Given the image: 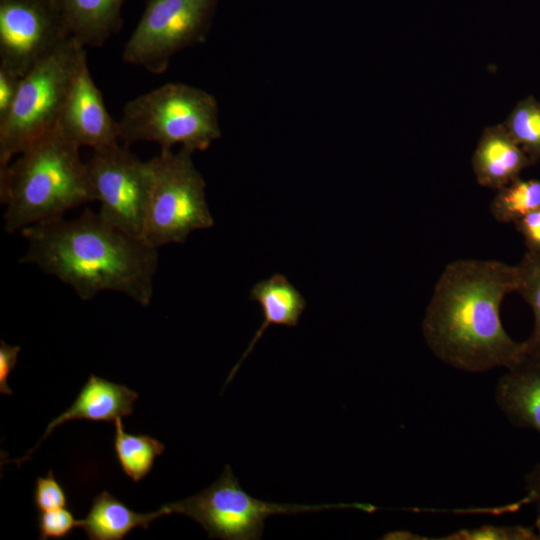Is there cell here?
<instances>
[{
	"mask_svg": "<svg viewBox=\"0 0 540 540\" xmlns=\"http://www.w3.org/2000/svg\"><path fill=\"white\" fill-rule=\"evenodd\" d=\"M514 265L461 259L438 278L422 321L423 337L444 363L468 372L507 369L526 354L505 331L500 306L516 292Z\"/></svg>",
	"mask_w": 540,
	"mask_h": 540,
	"instance_id": "1",
	"label": "cell"
},
{
	"mask_svg": "<svg viewBox=\"0 0 540 540\" xmlns=\"http://www.w3.org/2000/svg\"><path fill=\"white\" fill-rule=\"evenodd\" d=\"M21 263L33 264L70 286L82 300L102 291L122 293L141 306L153 296L158 252L86 209L75 219L59 217L24 228Z\"/></svg>",
	"mask_w": 540,
	"mask_h": 540,
	"instance_id": "2",
	"label": "cell"
},
{
	"mask_svg": "<svg viewBox=\"0 0 540 540\" xmlns=\"http://www.w3.org/2000/svg\"><path fill=\"white\" fill-rule=\"evenodd\" d=\"M79 149L54 128L0 170L6 232L63 217L68 210L96 201Z\"/></svg>",
	"mask_w": 540,
	"mask_h": 540,
	"instance_id": "3",
	"label": "cell"
},
{
	"mask_svg": "<svg viewBox=\"0 0 540 540\" xmlns=\"http://www.w3.org/2000/svg\"><path fill=\"white\" fill-rule=\"evenodd\" d=\"M117 122L126 144L156 142L160 151L177 144L205 151L221 136L216 98L183 83H166L130 100Z\"/></svg>",
	"mask_w": 540,
	"mask_h": 540,
	"instance_id": "4",
	"label": "cell"
},
{
	"mask_svg": "<svg viewBox=\"0 0 540 540\" xmlns=\"http://www.w3.org/2000/svg\"><path fill=\"white\" fill-rule=\"evenodd\" d=\"M86 51L70 37L21 77L17 96L0 122V170L53 130Z\"/></svg>",
	"mask_w": 540,
	"mask_h": 540,
	"instance_id": "5",
	"label": "cell"
},
{
	"mask_svg": "<svg viewBox=\"0 0 540 540\" xmlns=\"http://www.w3.org/2000/svg\"><path fill=\"white\" fill-rule=\"evenodd\" d=\"M192 154L181 147L176 153L160 151L148 160L151 188L142 240L153 248L184 243L191 232L214 225L206 202V183Z\"/></svg>",
	"mask_w": 540,
	"mask_h": 540,
	"instance_id": "6",
	"label": "cell"
},
{
	"mask_svg": "<svg viewBox=\"0 0 540 540\" xmlns=\"http://www.w3.org/2000/svg\"><path fill=\"white\" fill-rule=\"evenodd\" d=\"M170 514H183L199 523L210 538L222 540H258L265 520L273 515H292L329 509L357 508L373 512L369 504H290L257 499L241 487L231 467L226 465L220 477L199 493L167 504Z\"/></svg>",
	"mask_w": 540,
	"mask_h": 540,
	"instance_id": "7",
	"label": "cell"
},
{
	"mask_svg": "<svg viewBox=\"0 0 540 540\" xmlns=\"http://www.w3.org/2000/svg\"><path fill=\"white\" fill-rule=\"evenodd\" d=\"M220 0H147L122 52L123 61L152 74L164 73L171 58L205 42Z\"/></svg>",
	"mask_w": 540,
	"mask_h": 540,
	"instance_id": "8",
	"label": "cell"
},
{
	"mask_svg": "<svg viewBox=\"0 0 540 540\" xmlns=\"http://www.w3.org/2000/svg\"><path fill=\"white\" fill-rule=\"evenodd\" d=\"M86 163L99 213L132 236L142 239L151 188L148 161L118 143L93 149Z\"/></svg>",
	"mask_w": 540,
	"mask_h": 540,
	"instance_id": "9",
	"label": "cell"
},
{
	"mask_svg": "<svg viewBox=\"0 0 540 540\" xmlns=\"http://www.w3.org/2000/svg\"><path fill=\"white\" fill-rule=\"evenodd\" d=\"M71 37L56 0H0V67L23 77Z\"/></svg>",
	"mask_w": 540,
	"mask_h": 540,
	"instance_id": "10",
	"label": "cell"
},
{
	"mask_svg": "<svg viewBox=\"0 0 540 540\" xmlns=\"http://www.w3.org/2000/svg\"><path fill=\"white\" fill-rule=\"evenodd\" d=\"M55 129L79 147L97 149L120 139L118 122L105 107L89 72L87 56L73 77Z\"/></svg>",
	"mask_w": 540,
	"mask_h": 540,
	"instance_id": "11",
	"label": "cell"
},
{
	"mask_svg": "<svg viewBox=\"0 0 540 540\" xmlns=\"http://www.w3.org/2000/svg\"><path fill=\"white\" fill-rule=\"evenodd\" d=\"M138 394L125 385L110 382L90 375L73 404L54 418L47 426L43 437L27 455L13 462L20 464L38 448L39 444L57 427L71 420L115 422L129 416Z\"/></svg>",
	"mask_w": 540,
	"mask_h": 540,
	"instance_id": "12",
	"label": "cell"
},
{
	"mask_svg": "<svg viewBox=\"0 0 540 540\" xmlns=\"http://www.w3.org/2000/svg\"><path fill=\"white\" fill-rule=\"evenodd\" d=\"M495 401L509 421L540 434V351L524 357L498 380Z\"/></svg>",
	"mask_w": 540,
	"mask_h": 540,
	"instance_id": "13",
	"label": "cell"
},
{
	"mask_svg": "<svg viewBox=\"0 0 540 540\" xmlns=\"http://www.w3.org/2000/svg\"><path fill=\"white\" fill-rule=\"evenodd\" d=\"M532 161L512 139L503 124L487 127L472 157L477 182L498 190L519 178Z\"/></svg>",
	"mask_w": 540,
	"mask_h": 540,
	"instance_id": "14",
	"label": "cell"
},
{
	"mask_svg": "<svg viewBox=\"0 0 540 540\" xmlns=\"http://www.w3.org/2000/svg\"><path fill=\"white\" fill-rule=\"evenodd\" d=\"M250 300L256 301L263 312V322L254 334L240 360L232 368L226 384L232 380L243 361L253 351L258 340L270 325L295 327L298 325L307 302L285 275L276 273L253 285Z\"/></svg>",
	"mask_w": 540,
	"mask_h": 540,
	"instance_id": "15",
	"label": "cell"
},
{
	"mask_svg": "<svg viewBox=\"0 0 540 540\" xmlns=\"http://www.w3.org/2000/svg\"><path fill=\"white\" fill-rule=\"evenodd\" d=\"M125 0H56L72 38L81 46L100 47L122 27Z\"/></svg>",
	"mask_w": 540,
	"mask_h": 540,
	"instance_id": "16",
	"label": "cell"
},
{
	"mask_svg": "<svg viewBox=\"0 0 540 540\" xmlns=\"http://www.w3.org/2000/svg\"><path fill=\"white\" fill-rule=\"evenodd\" d=\"M170 515L167 504L150 513H137L107 491H102L92 501L83 530L91 540H121L133 529H147L156 518Z\"/></svg>",
	"mask_w": 540,
	"mask_h": 540,
	"instance_id": "17",
	"label": "cell"
},
{
	"mask_svg": "<svg viewBox=\"0 0 540 540\" xmlns=\"http://www.w3.org/2000/svg\"><path fill=\"white\" fill-rule=\"evenodd\" d=\"M114 450L122 471L134 482L151 471L155 459L165 450L164 444L148 435L128 434L122 418L115 422Z\"/></svg>",
	"mask_w": 540,
	"mask_h": 540,
	"instance_id": "18",
	"label": "cell"
},
{
	"mask_svg": "<svg viewBox=\"0 0 540 540\" xmlns=\"http://www.w3.org/2000/svg\"><path fill=\"white\" fill-rule=\"evenodd\" d=\"M540 208V180L517 178L497 190L490 204L492 216L500 223H515Z\"/></svg>",
	"mask_w": 540,
	"mask_h": 540,
	"instance_id": "19",
	"label": "cell"
},
{
	"mask_svg": "<svg viewBox=\"0 0 540 540\" xmlns=\"http://www.w3.org/2000/svg\"><path fill=\"white\" fill-rule=\"evenodd\" d=\"M517 288L532 309L534 325L529 338L524 341L526 353L540 351V251H528L514 265Z\"/></svg>",
	"mask_w": 540,
	"mask_h": 540,
	"instance_id": "20",
	"label": "cell"
},
{
	"mask_svg": "<svg viewBox=\"0 0 540 540\" xmlns=\"http://www.w3.org/2000/svg\"><path fill=\"white\" fill-rule=\"evenodd\" d=\"M532 163L540 159V102L527 97L518 102L503 124Z\"/></svg>",
	"mask_w": 540,
	"mask_h": 540,
	"instance_id": "21",
	"label": "cell"
},
{
	"mask_svg": "<svg viewBox=\"0 0 540 540\" xmlns=\"http://www.w3.org/2000/svg\"><path fill=\"white\" fill-rule=\"evenodd\" d=\"M447 539H495V540H530L540 539V531L523 526H483L476 529L461 530Z\"/></svg>",
	"mask_w": 540,
	"mask_h": 540,
	"instance_id": "22",
	"label": "cell"
},
{
	"mask_svg": "<svg viewBox=\"0 0 540 540\" xmlns=\"http://www.w3.org/2000/svg\"><path fill=\"white\" fill-rule=\"evenodd\" d=\"M81 526L82 519H76L65 507L41 511L38 516L39 539H62Z\"/></svg>",
	"mask_w": 540,
	"mask_h": 540,
	"instance_id": "23",
	"label": "cell"
},
{
	"mask_svg": "<svg viewBox=\"0 0 540 540\" xmlns=\"http://www.w3.org/2000/svg\"><path fill=\"white\" fill-rule=\"evenodd\" d=\"M35 506L40 511L54 510L67 506V496L56 480L53 471H49L45 477H37L34 490Z\"/></svg>",
	"mask_w": 540,
	"mask_h": 540,
	"instance_id": "24",
	"label": "cell"
},
{
	"mask_svg": "<svg viewBox=\"0 0 540 540\" xmlns=\"http://www.w3.org/2000/svg\"><path fill=\"white\" fill-rule=\"evenodd\" d=\"M21 77L0 67V122L10 112L17 96Z\"/></svg>",
	"mask_w": 540,
	"mask_h": 540,
	"instance_id": "25",
	"label": "cell"
},
{
	"mask_svg": "<svg viewBox=\"0 0 540 540\" xmlns=\"http://www.w3.org/2000/svg\"><path fill=\"white\" fill-rule=\"evenodd\" d=\"M524 238L528 251H540V208L527 214L515 223Z\"/></svg>",
	"mask_w": 540,
	"mask_h": 540,
	"instance_id": "26",
	"label": "cell"
},
{
	"mask_svg": "<svg viewBox=\"0 0 540 540\" xmlns=\"http://www.w3.org/2000/svg\"><path fill=\"white\" fill-rule=\"evenodd\" d=\"M19 346H12L0 341V393L11 395L13 392L7 384V379L13 371L20 352Z\"/></svg>",
	"mask_w": 540,
	"mask_h": 540,
	"instance_id": "27",
	"label": "cell"
},
{
	"mask_svg": "<svg viewBox=\"0 0 540 540\" xmlns=\"http://www.w3.org/2000/svg\"><path fill=\"white\" fill-rule=\"evenodd\" d=\"M526 503H533L537 510V526L540 531V463L526 476Z\"/></svg>",
	"mask_w": 540,
	"mask_h": 540,
	"instance_id": "28",
	"label": "cell"
}]
</instances>
